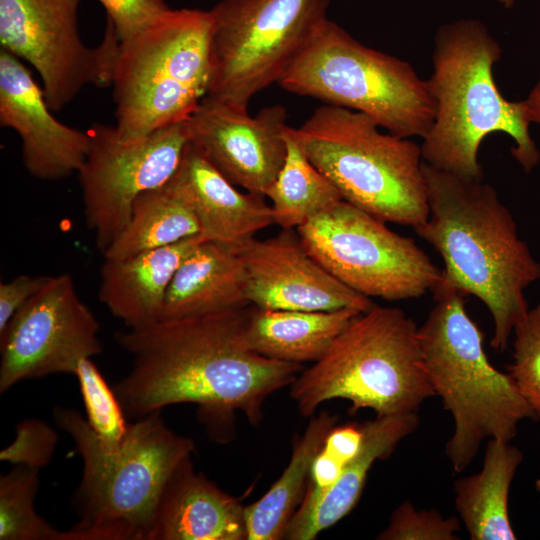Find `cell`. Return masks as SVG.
<instances>
[{
  "instance_id": "16",
  "label": "cell",
  "mask_w": 540,
  "mask_h": 540,
  "mask_svg": "<svg viewBox=\"0 0 540 540\" xmlns=\"http://www.w3.org/2000/svg\"><path fill=\"white\" fill-rule=\"evenodd\" d=\"M247 274L248 299L263 309L364 312L375 304L336 279L305 248L296 229L255 237L238 247Z\"/></svg>"
},
{
  "instance_id": "12",
  "label": "cell",
  "mask_w": 540,
  "mask_h": 540,
  "mask_svg": "<svg viewBox=\"0 0 540 540\" xmlns=\"http://www.w3.org/2000/svg\"><path fill=\"white\" fill-rule=\"evenodd\" d=\"M81 0H0L1 49L38 73L48 106L60 111L87 85L112 84L119 42L106 19L101 42L86 46L80 36Z\"/></svg>"
},
{
  "instance_id": "20",
  "label": "cell",
  "mask_w": 540,
  "mask_h": 540,
  "mask_svg": "<svg viewBox=\"0 0 540 540\" xmlns=\"http://www.w3.org/2000/svg\"><path fill=\"white\" fill-rule=\"evenodd\" d=\"M204 240L203 236L195 235L124 259H104L100 267V302L128 329L160 320L177 269Z\"/></svg>"
},
{
  "instance_id": "34",
  "label": "cell",
  "mask_w": 540,
  "mask_h": 540,
  "mask_svg": "<svg viewBox=\"0 0 540 540\" xmlns=\"http://www.w3.org/2000/svg\"><path fill=\"white\" fill-rule=\"evenodd\" d=\"M52 276L19 275L0 284V333L15 313L39 293Z\"/></svg>"
},
{
  "instance_id": "11",
  "label": "cell",
  "mask_w": 540,
  "mask_h": 540,
  "mask_svg": "<svg viewBox=\"0 0 540 540\" xmlns=\"http://www.w3.org/2000/svg\"><path fill=\"white\" fill-rule=\"evenodd\" d=\"M341 200L297 228L308 252L352 290L388 301L431 292L441 270L410 237Z\"/></svg>"
},
{
  "instance_id": "32",
  "label": "cell",
  "mask_w": 540,
  "mask_h": 540,
  "mask_svg": "<svg viewBox=\"0 0 540 540\" xmlns=\"http://www.w3.org/2000/svg\"><path fill=\"white\" fill-rule=\"evenodd\" d=\"M15 431L13 442L0 451L2 462L39 470L51 462L58 434L49 424L40 419L27 418L17 423Z\"/></svg>"
},
{
  "instance_id": "23",
  "label": "cell",
  "mask_w": 540,
  "mask_h": 540,
  "mask_svg": "<svg viewBox=\"0 0 540 540\" xmlns=\"http://www.w3.org/2000/svg\"><path fill=\"white\" fill-rule=\"evenodd\" d=\"M361 313L274 310L250 305L245 340L250 349L274 360L303 364L319 360L348 323Z\"/></svg>"
},
{
  "instance_id": "33",
  "label": "cell",
  "mask_w": 540,
  "mask_h": 540,
  "mask_svg": "<svg viewBox=\"0 0 540 540\" xmlns=\"http://www.w3.org/2000/svg\"><path fill=\"white\" fill-rule=\"evenodd\" d=\"M104 7L118 39L136 33L169 10L165 0H97Z\"/></svg>"
},
{
  "instance_id": "4",
  "label": "cell",
  "mask_w": 540,
  "mask_h": 540,
  "mask_svg": "<svg viewBox=\"0 0 540 540\" xmlns=\"http://www.w3.org/2000/svg\"><path fill=\"white\" fill-rule=\"evenodd\" d=\"M52 416L82 460L70 540H149L163 489L195 452L194 441L173 432L161 411L129 423L115 447L104 444L76 409L56 406Z\"/></svg>"
},
{
  "instance_id": "27",
  "label": "cell",
  "mask_w": 540,
  "mask_h": 540,
  "mask_svg": "<svg viewBox=\"0 0 540 540\" xmlns=\"http://www.w3.org/2000/svg\"><path fill=\"white\" fill-rule=\"evenodd\" d=\"M285 137L286 158L265 197L271 202L274 224L281 229H297L343 199L332 182L306 157L291 135L290 126Z\"/></svg>"
},
{
  "instance_id": "7",
  "label": "cell",
  "mask_w": 540,
  "mask_h": 540,
  "mask_svg": "<svg viewBox=\"0 0 540 540\" xmlns=\"http://www.w3.org/2000/svg\"><path fill=\"white\" fill-rule=\"evenodd\" d=\"M381 129L363 113L324 104L290 133L344 201L414 228L429 213L421 146Z\"/></svg>"
},
{
  "instance_id": "5",
  "label": "cell",
  "mask_w": 540,
  "mask_h": 540,
  "mask_svg": "<svg viewBox=\"0 0 540 540\" xmlns=\"http://www.w3.org/2000/svg\"><path fill=\"white\" fill-rule=\"evenodd\" d=\"M431 292L435 303L418 337L429 382L453 419L445 454L459 473L484 440L511 442L522 420L537 418L511 375L490 363L466 296L439 285Z\"/></svg>"
},
{
  "instance_id": "6",
  "label": "cell",
  "mask_w": 540,
  "mask_h": 540,
  "mask_svg": "<svg viewBox=\"0 0 540 540\" xmlns=\"http://www.w3.org/2000/svg\"><path fill=\"white\" fill-rule=\"evenodd\" d=\"M290 396L303 417L333 399L350 412L376 415L417 412L435 396L427 377L414 320L402 309L374 305L357 314L327 352L291 383Z\"/></svg>"
},
{
  "instance_id": "29",
  "label": "cell",
  "mask_w": 540,
  "mask_h": 540,
  "mask_svg": "<svg viewBox=\"0 0 540 540\" xmlns=\"http://www.w3.org/2000/svg\"><path fill=\"white\" fill-rule=\"evenodd\" d=\"M82 396L86 420L104 444L118 446L129 423L113 390L91 358L80 360L73 372Z\"/></svg>"
},
{
  "instance_id": "17",
  "label": "cell",
  "mask_w": 540,
  "mask_h": 540,
  "mask_svg": "<svg viewBox=\"0 0 540 540\" xmlns=\"http://www.w3.org/2000/svg\"><path fill=\"white\" fill-rule=\"evenodd\" d=\"M23 62L0 50V124L21 139L26 170L40 180L78 173L90 144L87 131L58 121Z\"/></svg>"
},
{
  "instance_id": "25",
  "label": "cell",
  "mask_w": 540,
  "mask_h": 540,
  "mask_svg": "<svg viewBox=\"0 0 540 540\" xmlns=\"http://www.w3.org/2000/svg\"><path fill=\"white\" fill-rule=\"evenodd\" d=\"M337 417L326 411L310 417L293 443L290 461L269 490L246 505L247 540H280L306 491L313 461Z\"/></svg>"
},
{
  "instance_id": "31",
  "label": "cell",
  "mask_w": 540,
  "mask_h": 540,
  "mask_svg": "<svg viewBox=\"0 0 540 540\" xmlns=\"http://www.w3.org/2000/svg\"><path fill=\"white\" fill-rule=\"evenodd\" d=\"M461 521L444 517L439 511L417 509L404 501L393 511L386 528L376 537L379 540H456Z\"/></svg>"
},
{
  "instance_id": "37",
  "label": "cell",
  "mask_w": 540,
  "mask_h": 540,
  "mask_svg": "<svg viewBox=\"0 0 540 540\" xmlns=\"http://www.w3.org/2000/svg\"><path fill=\"white\" fill-rule=\"evenodd\" d=\"M535 487H536V490H537V492L539 493V496H540V478H538L536 480Z\"/></svg>"
},
{
  "instance_id": "35",
  "label": "cell",
  "mask_w": 540,
  "mask_h": 540,
  "mask_svg": "<svg viewBox=\"0 0 540 540\" xmlns=\"http://www.w3.org/2000/svg\"><path fill=\"white\" fill-rule=\"evenodd\" d=\"M523 101L530 123H536L540 126V74L527 98Z\"/></svg>"
},
{
  "instance_id": "14",
  "label": "cell",
  "mask_w": 540,
  "mask_h": 540,
  "mask_svg": "<svg viewBox=\"0 0 540 540\" xmlns=\"http://www.w3.org/2000/svg\"><path fill=\"white\" fill-rule=\"evenodd\" d=\"M99 329L73 278L52 276L0 333V393L24 380L73 374L80 360L103 351Z\"/></svg>"
},
{
  "instance_id": "10",
  "label": "cell",
  "mask_w": 540,
  "mask_h": 540,
  "mask_svg": "<svg viewBox=\"0 0 540 540\" xmlns=\"http://www.w3.org/2000/svg\"><path fill=\"white\" fill-rule=\"evenodd\" d=\"M330 0H221L211 10L207 96L248 107L279 83L327 18Z\"/></svg>"
},
{
  "instance_id": "2",
  "label": "cell",
  "mask_w": 540,
  "mask_h": 540,
  "mask_svg": "<svg viewBox=\"0 0 540 540\" xmlns=\"http://www.w3.org/2000/svg\"><path fill=\"white\" fill-rule=\"evenodd\" d=\"M422 168L429 213L414 230L443 260L437 285L479 299L493 320L490 345L504 351L529 310L525 291L540 279V261L492 185Z\"/></svg>"
},
{
  "instance_id": "13",
  "label": "cell",
  "mask_w": 540,
  "mask_h": 540,
  "mask_svg": "<svg viewBox=\"0 0 540 540\" xmlns=\"http://www.w3.org/2000/svg\"><path fill=\"white\" fill-rule=\"evenodd\" d=\"M87 133L78 176L86 225L103 253L127 225L137 197L166 185L176 172L188 142L186 121L131 141L103 123H93Z\"/></svg>"
},
{
  "instance_id": "9",
  "label": "cell",
  "mask_w": 540,
  "mask_h": 540,
  "mask_svg": "<svg viewBox=\"0 0 540 540\" xmlns=\"http://www.w3.org/2000/svg\"><path fill=\"white\" fill-rule=\"evenodd\" d=\"M291 93L363 113L383 130L424 138L435 118L428 80L326 18L278 83Z\"/></svg>"
},
{
  "instance_id": "19",
  "label": "cell",
  "mask_w": 540,
  "mask_h": 540,
  "mask_svg": "<svg viewBox=\"0 0 540 540\" xmlns=\"http://www.w3.org/2000/svg\"><path fill=\"white\" fill-rule=\"evenodd\" d=\"M245 508L196 472L189 457L163 489L149 540H247Z\"/></svg>"
},
{
  "instance_id": "8",
  "label": "cell",
  "mask_w": 540,
  "mask_h": 540,
  "mask_svg": "<svg viewBox=\"0 0 540 540\" xmlns=\"http://www.w3.org/2000/svg\"><path fill=\"white\" fill-rule=\"evenodd\" d=\"M210 10L169 9L119 42L112 84L115 128L124 141L186 121L207 96Z\"/></svg>"
},
{
  "instance_id": "22",
  "label": "cell",
  "mask_w": 540,
  "mask_h": 540,
  "mask_svg": "<svg viewBox=\"0 0 540 540\" xmlns=\"http://www.w3.org/2000/svg\"><path fill=\"white\" fill-rule=\"evenodd\" d=\"M418 425L417 412L376 415L375 419L362 423L363 440L358 453L310 511L292 517L284 539H315L348 515L358 503L375 461L389 457L399 442Z\"/></svg>"
},
{
  "instance_id": "21",
  "label": "cell",
  "mask_w": 540,
  "mask_h": 540,
  "mask_svg": "<svg viewBox=\"0 0 540 540\" xmlns=\"http://www.w3.org/2000/svg\"><path fill=\"white\" fill-rule=\"evenodd\" d=\"M248 305L247 274L238 248L204 240L177 269L160 320L217 314Z\"/></svg>"
},
{
  "instance_id": "18",
  "label": "cell",
  "mask_w": 540,
  "mask_h": 540,
  "mask_svg": "<svg viewBox=\"0 0 540 540\" xmlns=\"http://www.w3.org/2000/svg\"><path fill=\"white\" fill-rule=\"evenodd\" d=\"M166 185L191 210L206 240L238 248L274 224L264 196L238 190L189 142Z\"/></svg>"
},
{
  "instance_id": "36",
  "label": "cell",
  "mask_w": 540,
  "mask_h": 540,
  "mask_svg": "<svg viewBox=\"0 0 540 540\" xmlns=\"http://www.w3.org/2000/svg\"><path fill=\"white\" fill-rule=\"evenodd\" d=\"M504 7L510 8L516 0H498Z\"/></svg>"
},
{
  "instance_id": "1",
  "label": "cell",
  "mask_w": 540,
  "mask_h": 540,
  "mask_svg": "<svg viewBox=\"0 0 540 540\" xmlns=\"http://www.w3.org/2000/svg\"><path fill=\"white\" fill-rule=\"evenodd\" d=\"M250 305L116 332V342L132 360L112 386L126 416L136 420L170 405L195 404L219 442L229 440L236 412L258 425L269 396L290 386L303 367L248 347Z\"/></svg>"
},
{
  "instance_id": "28",
  "label": "cell",
  "mask_w": 540,
  "mask_h": 540,
  "mask_svg": "<svg viewBox=\"0 0 540 540\" xmlns=\"http://www.w3.org/2000/svg\"><path fill=\"white\" fill-rule=\"evenodd\" d=\"M39 471L16 465L0 477V540H70L35 509Z\"/></svg>"
},
{
  "instance_id": "15",
  "label": "cell",
  "mask_w": 540,
  "mask_h": 540,
  "mask_svg": "<svg viewBox=\"0 0 540 540\" xmlns=\"http://www.w3.org/2000/svg\"><path fill=\"white\" fill-rule=\"evenodd\" d=\"M287 112L247 107L206 96L186 120L188 142L232 184L265 197L287 154Z\"/></svg>"
},
{
  "instance_id": "3",
  "label": "cell",
  "mask_w": 540,
  "mask_h": 540,
  "mask_svg": "<svg viewBox=\"0 0 540 540\" xmlns=\"http://www.w3.org/2000/svg\"><path fill=\"white\" fill-rule=\"evenodd\" d=\"M501 55V46L478 20H458L438 29L433 72L427 79L435 118L421 145L423 162L483 179L481 143L499 132L514 141L511 154L526 173L540 163L524 101L506 99L495 82L493 68Z\"/></svg>"
},
{
  "instance_id": "24",
  "label": "cell",
  "mask_w": 540,
  "mask_h": 540,
  "mask_svg": "<svg viewBox=\"0 0 540 540\" xmlns=\"http://www.w3.org/2000/svg\"><path fill=\"white\" fill-rule=\"evenodd\" d=\"M522 460L518 447L492 438L487 442L481 470L454 482L455 507L470 539H517L508 498Z\"/></svg>"
},
{
  "instance_id": "30",
  "label": "cell",
  "mask_w": 540,
  "mask_h": 540,
  "mask_svg": "<svg viewBox=\"0 0 540 540\" xmlns=\"http://www.w3.org/2000/svg\"><path fill=\"white\" fill-rule=\"evenodd\" d=\"M513 361L508 373L540 418V303L515 326Z\"/></svg>"
},
{
  "instance_id": "26",
  "label": "cell",
  "mask_w": 540,
  "mask_h": 540,
  "mask_svg": "<svg viewBox=\"0 0 540 540\" xmlns=\"http://www.w3.org/2000/svg\"><path fill=\"white\" fill-rule=\"evenodd\" d=\"M195 235H200L195 216L164 185L137 197L127 225L102 254L104 259H124Z\"/></svg>"
}]
</instances>
